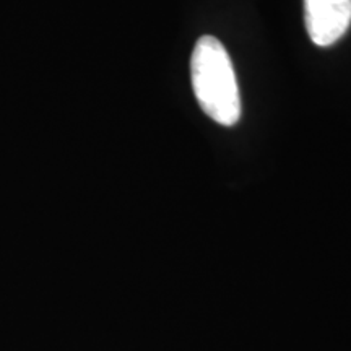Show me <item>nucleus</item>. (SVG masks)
<instances>
[{
  "mask_svg": "<svg viewBox=\"0 0 351 351\" xmlns=\"http://www.w3.org/2000/svg\"><path fill=\"white\" fill-rule=\"evenodd\" d=\"M304 21L315 46H332L348 32L351 0H304Z\"/></svg>",
  "mask_w": 351,
  "mask_h": 351,
  "instance_id": "nucleus-2",
  "label": "nucleus"
},
{
  "mask_svg": "<svg viewBox=\"0 0 351 351\" xmlns=\"http://www.w3.org/2000/svg\"><path fill=\"white\" fill-rule=\"evenodd\" d=\"M191 78L197 103L210 119L231 127L241 119V95L231 57L213 36L197 41L191 59Z\"/></svg>",
  "mask_w": 351,
  "mask_h": 351,
  "instance_id": "nucleus-1",
  "label": "nucleus"
}]
</instances>
